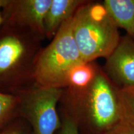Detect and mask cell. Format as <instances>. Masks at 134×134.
<instances>
[{
	"instance_id": "cell-1",
	"label": "cell",
	"mask_w": 134,
	"mask_h": 134,
	"mask_svg": "<svg viewBox=\"0 0 134 134\" xmlns=\"http://www.w3.org/2000/svg\"><path fill=\"white\" fill-rule=\"evenodd\" d=\"M61 100L62 109L76 122L80 134H104L124 120L119 89L100 67L87 88H67Z\"/></svg>"
},
{
	"instance_id": "cell-2",
	"label": "cell",
	"mask_w": 134,
	"mask_h": 134,
	"mask_svg": "<svg viewBox=\"0 0 134 134\" xmlns=\"http://www.w3.org/2000/svg\"><path fill=\"white\" fill-rule=\"evenodd\" d=\"M72 28L83 62L106 58L121 37L103 2L86 1L75 13Z\"/></svg>"
},
{
	"instance_id": "cell-3",
	"label": "cell",
	"mask_w": 134,
	"mask_h": 134,
	"mask_svg": "<svg viewBox=\"0 0 134 134\" xmlns=\"http://www.w3.org/2000/svg\"><path fill=\"white\" fill-rule=\"evenodd\" d=\"M73 18L65 22L50 44L37 55L32 75L37 86L66 88L69 71L83 62L73 36Z\"/></svg>"
},
{
	"instance_id": "cell-4",
	"label": "cell",
	"mask_w": 134,
	"mask_h": 134,
	"mask_svg": "<svg viewBox=\"0 0 134 134\" xmlns=\"http://www.w3.org/2000/svg\"><path fill=\"white\" fill-rule=\"evenodd\" d=\"M63 88H33L15 94L18 98V115L29 124L31 134H55L61 127L57 109Z\"/></svg>"
},
{
	"instance_id": "cell-5",
	"label": "cell",
	"mask_w": 134,
	"mask_h": 134,
	"mask_svg": "<svg viewBox=\"0 0 134 134\" xmlns=\"http://www.w3.org/2000/svg\"><path fill=\"white\" fill-rule=\"evenodd\" d=\"M37 55L26 37L9 29L4 31L0 36V87L15 83L29 66L33 67Z\"/></svg>"
},
{
	"instance_id": "cell-6",
	"label": "cell",
	"mask_w": 134,
	"mask_h": 134,
	"mask_svg": "<svg viewBox=\"0 0 134 134\" xmlns=\"http://www.w3.org/2000/svg\"><path fill=\"white\" fill-rule=\"evenodd\" d=\"M52 0H8L4 27H26L38 38L45 37L44 19Z\"/></svg>"
},
{
	"instance_id": "cell-7",
	"label": "cell",
	"mask_w": 134,
	"mask_h": 134,
	"mask_svg": "<svg viewBox=\"0 0 134 134\" xmlns=\"http://www.w3.org/2000/svg\"><path fill=\"white\" fill-rule=\"evenodd\" d=\"M103 68L119 89L134 85V39L126 34L106 58Z\"/></svg>"
},
{
	"instance_id": "cell-8",
	"label": "cell",
	"mask_w": 134,
	"mask_h": 134,
	"mask_svg": "<svg viewBox=\"0 0 134 134\" xmlns=\"http://www.w3.org/2000/svg\"><path fill=\"white\" fill-rule=\"evenodd\" d=\"M85 0H52L44 19L45 36L54 37L65 22L74 16Z\"/></svg>"
},
{
	"instance_id": "cell-9",
	"label": "cell",
	"mask_w": 134,
	"mask_h": 134,
	"mask_svg": "<svg viewBox=\"0 0 134 134\" xmlns=\"http://www.w3.org/2000/svg\"><path fill=\"white\" fill-rule=\"evenodd\" d=\"M103 3L118 28L134 39V0H104Z\"/></svg>"
},
{
	"instance_id": "cell-10",
	"label": "cell",
	"mask_w": 134,
	"mask_h": 134,
	"mask_svg": "<svg viewBox=\"0 0 134 134\" xmlns=\"http://www.w3.org/2000/svg\"><path fill=\"white\" fill-rule=\"evenodd\" d=\"M100 66L94 61L83 62L72 68L66 78V88L81 90L92 83Z\"/></svg>"
},
{
	"instance_id": "cell-11",
	"label": "cell",
	"mask_w": 134,
	"mask_h": 134,
	"mask_svg": "<svg viewBox=\"0 0 134 134\" xmlns=\"http://www.w3.org/2000/svg\"><path fill=\"white\" fill-rule=\"evenodd\" d=\"M18 117V97L0 91V129Z\"/></svg>"
},
{
	"instance_id": "cell-12",
	"label": "cell",
	"mask_w": 134,
	"mask_h": 134,
	"mask_svg": "<svg viewBox=\"0 0 134 134\" xmlns=\"http://www.w3.org/2000/svg\"><path fill=\"white\" fill-rule=\"evenodd\" d=\"M119 98L123 119L134 127V85L119 89Z\"/></svg>"
},
{
	"instance_id": "cell-13",
	"label": "cell",
	"mask_w": 134,
	"mask_h": 134,
	"mask_svg": "<svg viewBox=\"0 0 134 134\" xmlns=\"http://www.w3.org/2000/svg\"><path fill=\"white\" fill-rule=\"evenodd\" d=\"M0 134H31V129L26 120L18 117L1 129Z\"/></svg>"
},
{
	"instance_id": "cell-14",
	"label": "cell",
	"mask_w": 134,
	"mask_h": 134,
	"mask_svg": "<svg viewBox=\"0 0 134 134\" xmlns=\"http://www.w3.org/2000/svg\"><path fill=\"white\" fill-rule=\"evenodd\" d=\"M61 127L55 134H80L76 122L66 112L62 109Z\"/></svg>"
},
{
	"instance_id": "cell-15",
	"label": "cell",
	"mask_w": 134,
	"mask_h": 134,
	"mask_svg": "<svg viewBox=\"0 0 134 134\" xmlns=\"http://www.w3.org/2000/svg\"><path fill=\"white\" fill-rule=\"evenodd\" d=\"M104 134H134V127L123 120Z\"/></svg>"
},
{
	"instance_id": "cell-16",
	"label": "cell",
	"mask_w": 134,
	"mask_h": 134,
	"mask_svg": "<svg viewBox=\"0 0 134 134\" xmlns=\"http://www.w3.org/2000/svg\"><path fill=\"white\" fill-rule=\"evenodd\" d=\"M8 3V0H0V26L4 22V9Z\"/></svg>"
}]
</instances>
